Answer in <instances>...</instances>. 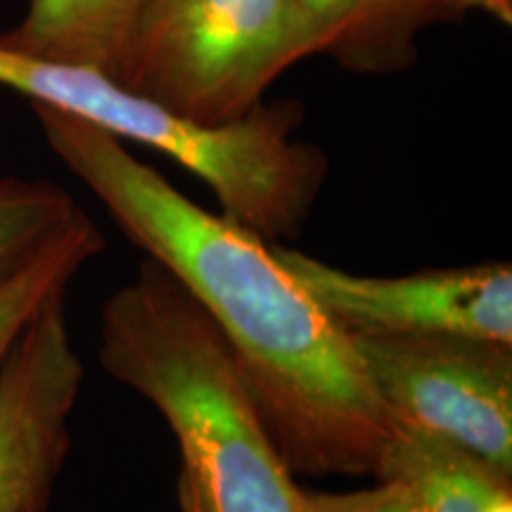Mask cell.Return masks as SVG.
I'll return each instance as SVG.
<instances>
[{"instance_id":"cell-1","label":"cell","mask_w":512,"mask_h":512,"mask_svg":"<svg viewBox=\"0 0 512 512\" xmlns=\"http://www.w3.org/2000/svg\"><path fill=\"white\" fill-rule=\"evenodd\" d=\"M48 145L221 332L280 456L302 475H377L396 434L356 344L254 230L211 214L124 143L34 105Z\"/></svg>"},{"instance_id":"cell-2","label":"cell","mask_w":512,"mask_h":512,"mask_svg":"<svg viewBox=\"0 0 512 512\" xmlns=\"http://www.w3.org/2000/svg\"><path fill=\"white\" fill-rule=\"evenodd\" d=\"M100 366L164 415L211 512H302L245 375L190 292L147 259L100 313Z\"/></svg>"},{"instance_id":"cell-3","label":"cell","mask_w":512,"mask_h":512,"mask_svg":"<svg viewBox=\"0 0 512 512\" xmlns=\"http://www.w3.org/2000/svg\"><path fill=\"white\" fill-rule=\"evenodd\" d=\"M0 86L164 152L214 190L223 214L266 242L297 238L328 178L325 152L294 138L304 119L297 102L259 105L238 121L207 126L95 69L31 60L3 46Z\"/></svg>"},{"instance_id":"cell-4","label":"cell","mask_w":512,"mask_h":512,"mask_svg":"<svg viewBox=\"0 0 512 512\" xmlns=\"http://www.w3.org/2000/svg\"><path fill=\"white\" fill-rule=\"evenodd\" d=\"M299 60L294 0H155L119 83L221 126L256 110Z\"/></svg>"},{"instance_id":"cell-5","label":"cell","mask_w":512,"mask_h":512,"mask_svg":"<svg viewBox=\"0 0 512 512\" xmlns=\"http://www.w3.org/2000/svg\"><path fill=\"white\" fill-rule=\"evenodd\" d=\"M351 339L396 422L512 475V344L460 335Z\"/></svg>"},{"instance_id":"cell-6","label":"cell","mask_w":512,"mask_h":512,"mask_svg":"<svg viewBox=\"0 0 512 512\" xmlns=\"http://www.w3.org/2000/svg\"><path fill=\"white\" fill-rule=\"evenodd\" d=\"M273 254L351 337L460 335L512 344L510 264L377 278L278 245Z\"/></svg>"},{"instance_id":"cell-7","label":"cell","mask_w":512,"mask_h":512,"mask_svg":"<svg viewBox=\"0 0 512 512\" xmlns=\"http://www.w3.org/2000/svg\"><path fill=\"white\" fill-rule=\"evenodd\" d=\"M64 299L31 318L0 368V512H46L69 456L83 366Z\"/></svg>"},{"instance_id":"cell-8","label":"cell","mask_w":512,"mask_h":512,"mask_svg":"<svg viewBox=\"0 0 512 512\" xmlns=\"http://www.w3.org/2000/svg\"><path fill=\"white\" fill-rule=\"evenodd\" d=\"M302 57L332 55L361 74H392L415 60V38L465 12L460 0H294Z\"/></svg>"},{"instance_id":"cell-9","label":"cell","mask_w":512,"mask_h":512,"mask_svg":"<svg viewBox=\"0 0 512 512\" xmlns=\"http://www.w3.org/2000/svg\"><path fill=\"white\" fill-rule=\"evenodd\" d=\"M155 0H29L0 46L31 60L88 67L124 79L138 31Z\"/></svg>"},{"instance_id":"cell-10","label":"cell","mask_w":512,"mask_h":512,"mask_svg":"<svg viewBox=\"0 0 512 512\" xmlns=\"http://www.w3.org/2000/svg\"><path fill=\"white\" fill-rule=\"evenodd\" d=\"M375 477L406 484L422 512H494L496 503L512 494V475L401 422Z\"/></svg>"},{"instance_id":"cell-11","label":"cell","mask_w":512,"mask_h":512,"mask_svg":"<svg viewBox=\"0 0 512 512\" xmlns=\"http://www.w3.org/2000/svg\"><path fill=\"white\" fill-rule=\"evenodd\" d=\"M102 249H105V238L98 226L86 214H81L22 271L0 285V368L31 318L55 294L67 292L74 275Z\"/></svg>"},{"instance_id":"cell-12","label":"cell","mask_w":512,"mask_h":512,"mask_svg":"<svg viewBox=\"0 0 512 512\" xmlns=\"http://www.w3.org/2000/svg\"><path fill=\"white\" fill-rule=\"evenodd\" d=\"M83 214L67 190L48 181L0 178V285Z\"/></svg>"},{"instance_id":"cell-13","label":"cell","mask_w":512,"mask_h":512,"mask_svg":"<svg viewBox=\"0 0 512 512\" xmlns=\"http://www.w3.org/2000/svg\"><path fill=\"white\" fill-rule=\"evenodd\" d=\"M302 512H422L413 491L399 479H377L370 489L323 494L299 489Z\"/></svg>"},{"instance_id":"cell-14","label":"cell","mask_w":512,"mask_h":512,"mask_svg":"<svg viewBox=\"0 0 512 512\" xmlns=\"http://www.w3.org/2000/svg\"><path fill=\"white\" fill-rule=\"evenodd\" d=\"M178 505H181V512H211L200 482L185 467L178 477Z\"/></svg>"},{"instance_id":"cell-15","label":"cell","mask_w":512,"mask_h":512,"mask_svg":"<svg viewBox=\"0 0 512 512\" xmlns=\"http://www.w3.org/2000/svg\"><path fill=\"white\" fill-rule=\"evenodd\" d=\"M463 3V8H482L486 12H491V15L501 19V22L510 24L512 19V0H460Z\"/></svg>"}]
</instances>
